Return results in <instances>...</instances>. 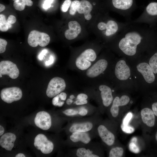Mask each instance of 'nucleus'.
<instances>
[{
  "mask_svg": "<svg viewBox=\"0 0 157 157\" xmlns=\"http://www.w3.org/2000/svg\"><path fill=\"white\" fill-rule=\"evenodd\" d=\"M119 34V48L129 56L135 54L138 45L144 41L146 36L144 24L133 22L126 23Z\"/></svg>",
  "mask_w": 157,
  "mask_h": 157,
  "instance_id": "f257e3e1",
  "label": "nucleus"
},
{
  "mask_svg": "<svg viewBox=\"0 0 157 157\" xmlns=\"http://www.w3.org/2000/svg\"><path fill=\"white\" fill-rule=\"evenodd\" d=\"M96 58V53L93 50L91 49H86L76 59V65L81 70H86L90 66L91 62L94 61Z\"/></svg>",
  "mask_w": 157,
  "mask_h": 157,
  "instance_id": "f03ea898",
  "label": "nucleus"
},
{
  "mask_svg": "<svg viewBox=\"0 0 157 157\" xmlns=\"http://www.w3.org/2000/svg\"><path fill=\"white\" fill-rule=\"evenodd\" d=\"M50 40V37L47 33L34 30L29 33L27 41L29 45L33 47L38 45L45 47L49 44Z\"/></svg>",
  "mask_w": 157,
  "mask_h": 157,
  "instance_id": "7ed1b4c3",
  "label": "nucleus"
},
{
  "mask_svg": "<svg viewBox=\"0 0 157 157\" xmlns=\"http://www.w3.org/2000/svg\"><path fill=\"white\" fill-rule=\"evenodd\" d=\"M66 86L65 82L63 78L55 77L51 80L48 84L46 94L49 97H54L63 91Z\"/></svg>",
  "mask_w": 157,
  "mask_h": 157,
  "instance_id": "20e7f679",
  "label": "nucleus"
},
{
  "mask_svg": "<svg viewBox=\"0 0 157 157\" xmlns=\"http://www.w3.org/2000/svg\"><path fill=\"white\" fill-rule=\"evenodd\" d=\"M22 96L21 89L15 87L3 88L1 90L0 93L2 100L8 104L19 100Z\"/></svg>",
  "mask_w": 157,
  "mask_h": 157,
  "instance_id": "39448f33",
  "label": "nucleus"
},
{
  "mask_svg": "<svg viewBox=\"0 0 157 157\" xmlns=\"http://www.w3.org/2000/svg\"><path fill=\"white\" fill-rule=\"evenodd\" d=\"M113 7L120 14L127 15L136 7L135 0H112Z\"/></svg>",
  "mask_w": 157,
  "mask_h": 157,
  "instance_id": "423d86ee",
  "label": "nucleus"
},
{
  "mask_svg": "<svg viewBox=\"0 0 157 157\" xmlns=\"http://www.w3.org/2000/svg\"><path fill=\"white\" fill-rule=\"evenodd\" d=\"M34 145L38 149L40 150L44 154H49L53 150L54 145L53 143L47 139L44 134H39L35 137Z\"/></svg>",
  "mask_w": 157,
  "mask_h": 157,
  "instance_id": "0eeeda50",
  "label": "nucleus"
},
{
  "mask_svg": "<svg viewBox=\"0 0 157 157\" xmlns=\"http://www.w3.org/2000/svg\"><path fill=\"white\" fill-rule=\"evenodd\" d=\"M19 74L16 65L9 60H3L0 63V74L7 75L12 79L17 78Z\"/></svg>",
  "mask_w": 157,
  "mask_h": 157,
  "instance_id": "6e6552de",
  "label": "nucleus"
},
{
  "mask_svg": "<svg viewBox=\"0 0 157 157\" xmlns=\"http://www.w3.org/2000/svg\"><path fill=\"white\" fill-rule=\"evenodd\" d=\"M36 125L43 130L49 129L51 125V120L50 115L47 112L41 111L36 114L34 119Z\"/></svg>",
  "mask_w": 157,
  "mask_h": 157,
  "instance_id": "1a4fd4ad",
  "label": "nucleus"
},
{
  "mask_svg": "<svg viewBox=\"0 0 157 157\" xmlns=\"http://www.w3.org/2000/svg\"><path fill=\"white\" fill-rule=\"evenodd\" d=\"M108 62L106 60L100 59L88 69L86 72V75L91 78L97 77L106 70Z\"/></svg>",
  "mask_w": 157,
  "mask_h": 157,
  "instance_id": "9d476101",
  "label": "nucleus"
},
{
  "mask_svg": "<svg viewBox=\"0 0 157 157\" xmlns=\"http://www.w3.org/2000/svg\"><path fill=\"white\" fill-rule=\"evenodd\" d=\"M115 72L116 77L121 80L127 79L131 75L130 69L124 60H120L117 63Z\"/></svg>",
  "mask_w": 157,
  "mask_h": 157,
  "instance_id": "9b49d317",
  "label": "nucleus"
},
{
  "mask_svg": "<svg viewBox=\"0 0 157 157\" xmlns=\"http://www.w3.org/2000/svg\"><path fill=\"white\" fill-rule=\"evenodd\" d=\"M136 67L146 82L151 83L154 81L155 76L149 64L145 62L141 63L139 64Z\"/></svg>",
  "mask_w": 157,
  "mask_h": 157,
  "instance_id": "f8f14e48",
  "label": "nucleus"
},
{
  "mask_svg": "<svg viewBox=\"0 0 157 157\" xmlns=\"http://www.w3.org/2000/svg\"><path fill=\"white\" fill-rule=\"evenodd\" d=\"M68 26L69 28L65 32V37L68 40L74 39L81 32V26L77 22L75 21L69 22Z\"/></svg>",
  "mask_w": 157,
  "mask_h": 157,
  "instance_id": "ddd939ff",
  "label": "nucleus"
},
{
  "mask_svg": "<svg viewBox=\"0 0 157 157\" xmlns=\"http://www.w3.org/2000/svg\"><path fill=\"white\" fill-rule=\"evenodd\" d=\"M130 101L129 96L126 95H122L120 98L117 97L114 99L110 111L112 116L117 117L118 115L119 108L120 106H123L127 104Z\"/></svg>",
  "mask_w": 157,
  "mask_h": 157,
  "instance_id": "4468645a",
  "label": "nucleus"
},
{
  "mask_svg": "<svg viewBox=\"0 0 157 157\" xmlns=\"http://www.w3.org/2000/svg\"><path fill=\"white\" fill-rule=\"evenodd\" d=\"M97 130L100 137L107 145L110 146L113 144L115 141V136L105 126L99 125Z\"/></svg>",
  "mask_w": 157,
  "mask_h": 157,
  "instance_id": "2eb2a0df",
  "label": "nucleus"
},
{
  "mask_svg": "<svg viewBox=\"0 0 157 157\" xmlns=\"http://www.w3.org/2000/svg\"><path fill=\"white\" fill-rule=\"evenodd\" d=\"M16 135L13 133H5L0 138L1 146L8 151H11L14 146V142L16 139Z\"/></svg>",
  "mask_w": 157,
  "mask_h": 157,
  "instance_id": "dca6fc26",
  "label": "nucleus"
},
{
  "mask_svg": "<svg viewBox=\"0 0 157 157\" xmlns=\"http://www.w3.org/2000/svg\"><path fill=\"white\" fill-rule=\"evenodd\" d=\"M99 89L101 91V97L104 105L106 107L108 106L113 99L111 89L107 85H101L99 86Z\"/></svg>",
  "mask_w": 157,
  "mask_h": 157,
  "instance_id": "f3484780",
  "label": "nucleus"
},
{
  "mask_svg": "<svg viewBox=\"0 0 157 157\" xmlns=\"http://www.w3.org/2000/svg\"><path fill=\"white\" fill-rule=\"evenodd\" d=\"M141 115L143 122L150 127L153 126L155 123V115L151 109L146 108L142 110Z\"/></svg>",
  "mask_w": 157,
  "mask_h": 157,
  "instance_id": "a211bd4d",
  "label": "nucleus"
},
{
  "mask_svg": "<svg viewBox=\"0 0 157 157\" xmlns=\"http://www.w3.org/2000/svg\"><path fill=\"white\" fill-rule=\"evenodd\" d=\"M92 9V5L89 1L83 0L80 2L77 11L80 14H83L85 19L87 20H90L92 17L90 12Z\"/></svg>",
  "mask_w": 157,
  "mask_h": 157,
  "instance_id": "6ab92c4d",
  "label": "nucleus"
},
{
  "mask_svg": "<svg viewBox=\"0 0 157 157\" xmlns=\"http://www.w3.org/2000/svg\"><path fill=\"white\" fill-rule=\"evenodd\" d=\"M92 127V124L90 122L75 124L71 126L69 131L72 133L75 132H86L90 130Z\"/></svg>",
  "mask_w": 157,
  "mask_h": 157,
  "instance_id": "aec40b11",
  "label": "nucleus"
},
{
  "mask_svg": "<svg viewBox=\"0 0 157 157\" xmlns=\"http://www.w3.org/2000/svg\"><path fill=\"white\" fill-rule=\"evenodd\" d=\"M70 138L74 142L81 141L85 144L89 143L91 140L89 135L85 132H73L70 136Z\"/></svg>",
  "mask_w": 157,
  "mask_h": 157,
  "instance_id": "412c9836",
  "label": "nucleus"
},
{
  "mask_svg": "<svg viewBox=\"0 0 157 157\" xmlns=\"http://www.w3.org/2000/svg\"><path fill=\"white\" fill-rule=\"evenodd\" d=\"M13 6L17 10L22 11L25 8V6H31L33 4V2L31 0H13Z\"/></svg>",
  "mask_w": 157,
  "mask_h": 157,
  "instance_id": "4be33fe9",
  "label": "nucleus"
},
{
  "mask_svg": "<svg viewBox=\"0 0 157 157\" xmlns=\"http://www.w3.org/2000/svg\"><path fill=\"white\" fill-rule=\"evenodd\" d=\"M157 15V2H151L146 6L142 15Z\"/></svg>",
  "mask_w": 157,
  "mask_h": 157,
  "instance_id": "5701e85b",
  "label": "nucleus"
},
{
  "mask_svg": "<svg viewBox=\"0 0 157 157\" xmlns=\"http://www.w3.org/2000/svg\"><path fill=\"white\" fill-rule=\"evenodd\" d=\"M76 156L78 157H99L98 155L92 154V151L89 149L80 148L77 149Z\"/></svg>",
  "mask_w": 157,
  "mask_h": 157,
  "instance_id": "b1692460",
  "label": "nucleus"
},
{
  "mask_svg": "<svg viewBox=\"0 0 157 157\" xmlns=\"http://www.w3.org/2000/svg\"><path fill=\"white\" fill-rule=\"evenodd\" d=\"M12 24L6 20L5 16L3 14L0 15V30L1 31L6 32L12 27Z\"/></svg>",
  "mask_w": 157,
  "mask_h": 157,
  "instance_id": "393cba45",
  "label": "nucleus"
},
{
  "mask_svg": "<svg viewBox=\"0 0 157 157\" xmlns=\"http://www.w3.org/2000/svg\"><path fill=\"white\" fill-rule=\"evenodd\" d=\"M124 150L121 147H117L112 149L110 151L109 157H121L123 154Z\"/></svg>",
  "mask_w": 157,
  "mask_h": 157,
  "instance_id": "a878e982",
  "label": "nucleus"
},
{
  "mask_svg": "<svg viewBox=\"0 0 157 157\" xmlns=\"http://www.w3.org/2000/svg\"><path fill=\"white\" fill-rule=\"evenodd\" d=\"M149 65L151 68L154 73H157V52L153 55L150 59Z\"/></svg>",
  "mask_w": 157,
  "mask_h": 157,
  "instance_id": "bb28decb",
  "label": "nucleus"
},
{
  "mask_svg": "<svg viewBox=\"0 0 157 157\" xmlns=\"http://www.w3.org/2000/svg\"><path fill=\"white\" fill-rule=\"evenodd\" d=\"M80 3V1L77 0H74L72 2L69 10L70 15H74L75 14Z\"/></svg>",
  "mask_w": 157,
  "mask_h": 157,
  "instance_id": "cd10ccee",
  "label": "nucleus"
},
{
  "mask_svg": "<svg viewBox=\"0 0 157 157\" xmlns=\"http://www.w3.org/2000/svg\"><path fill=\"white\" fill-rule=\"evenodd\" d=\"M129 148L131 151L135 154L139 153L140 151L139 147L134 142H132L129 144Z\"/></svg>",
  "mask_w": 157,
  "mask_h": 157,
  "instance_id": "c85d7f7f",
  "label": "nucleus"
},
{
  "mask_svg": "<svg viewBox=\"0 0 157 157\" xmlns=\"http://www.w3.org/2000/svg\"><path fill=\"white\" fill-rule=\"evenodd\" d=\"M121 127L122 131L126 133H131L135 131V129L133 127L128 125H124L122 123L121 125Z\"/></svg>",
  "mask_w": 157,
  "mask_h": 157,
  "instance_id": "c756f323",
  "label": "nucleus"
},
{
  "mask_svg": "<svg viewBox=\"0 0 157 157\" xmlns=\"http://www.w3.org/2000/svg\"><path fill=\"white\" fill-rule=\"evenodd\" d=\"M71 4V0H65L61 7V10L63 12L67 11Z\"/></svg>",
  "mask_w": 157,
  "mask_h": 157,
  "instance_id": "7c9ffc66",
  "label": "nucleus"
},
{
  "mask_svg": "<svg viewBox=\"0 0 157 157\" xmlns=\"http://www.w3.org/2000/svg\"><path fill=\"white\" fill-rule=\"evenodd\" d=\"M7 44V41L5 40L0 39V53L4 52L6 50V47Z\"/></svg>",
  "mask_w": 157,
  "mask_h": 157,
  "instance_id": "2f4dec72",
  "label": "nucleus"
},
{
  "mask_svg": "<svg viewBox=\"0 0 157 157\" xmlns=\"http://www.w3.org/2000/svg\"><path fill=\"white\" fill-rule=\"evenodd\" d=\"M133 116L132 113L131 112H129L126 115L123 120L122 124L124 125H128L129 122Z\"/></svg>",
  "mask_w": 157,
  "mask_h": 157,
  "instance_id": "473e14b6",
  "label": "nucleus"
},
{
  "mask_svg": "<svg viewBox=\"0 0 157 157\" xmlns=\"http://www.w3.org/2000/svg\"><path fill=\"white\" fill-rule=\"evenodd\" d=\"M63 113L65 115L69 116L75 115L78 113L77 111L72 109H66Z\"/></svg>",
  "mask_w": 157,
  "mask_h": 157,
  "instance_id": "72a5a7b5",
  "label": "nucleus"
},
{
  "mask_svg": "<svg viewBox=\"0 0 157 157\" xmlns=\"http://www.w3.org/2000/svg\"><path fill=\"white\" fill-rule=\"evenodd\" d=\"M98 29L101 31H105V34L106 28V22H99L97 25Z\"/></svg>",
  "mask_w": 157,
  "mask_h": 157,
  "instance_id": "f704fd0d",
  "label": "nucleus"
},
{
  "mask_svg": "<svg viewBox=\"0 0 157 157\" xmlns=\"http://www.w3.org/2000/svg\"><path fill=\"white\" fill-rule=\"evenodd\" d=\"M53 0H45L43 5V7L44 9H47L51 7V4Z\"/></svg>",
  "mask_w": 157,
  "mask_h": 157,
  "instance_id": "c9c22d12",
  "label": "nucleus"
},
{
  "mask_svg": "<svg viewBox=\"0 0 157 157\" xmlns=\"http://www.w3.org/2000/svg\"><path fill=\"white\" fill-rule=\"evenodd\" d=\"M60 98V95L59 94L54 97L52 100L53 105L55 106H57L58 103L60 101H59Z\"/></svg>",
  "mask_w": 157,
  "mask_h": 157,
  "instance_id": "e433bc0d",
  "label": "nucleus"
},
{
  "mask_svg": "<svg viewBox=\"0 0 157 157\" xmlns=\"http://www.w3.org/2000/svg\"><path fill=\"white\" fill-rule=\"evenodd\" d=\"M7 21L9 23L12 24L15 23L16 22V19L14 16L10 15L8 17Z\"/></svg>",
  "mask_w": 157,
  "mask_h": 157,
  "instance_id": "4c0bfd02",
  "label": "nucleus"
},
{
  "mask_svg": "<svg viewBox=\"0 0 157 157\" xmlns=\"http://www.w3.org/2000/svg\"><path fill=\"white\" fill-rule=\"evenodd\" d=\"M47 50L46 49L43 50L39 54L38 58L40 60H42L44 58V56L47 53Z\"/></svg>",
  "mask_w": 157,
  "mask_h": 157,
  "instance_id": "58836bf2",
  "label": "nucleus"
},
{
  "mask_svg": "<svg viewBox=\"0 0 157 157\" xmlns=\"http://www.w3.org/2000/svg\"><path fill=\"white\" fill-rule=\"evenodd\" d=\"M88 101L86 99H78L75 102L76 105H81L87 104Z\"/></svg>",
  "mask_w": 157,
  "mask_h": 157,
  "instance_id": "ea45409f",
  "label": "nucleus"
},
{
  "mask_svg": "<svg viewBox=\"0 0 157 157\" xmlns=\"http://www.w3.org/2000/svg\"><path fill=\"white\" fill-rule=\"evenodd\" d=\"M88 98L87 95L84 93H81L78 94L77 97L78 99H87Z\"/></svg>",
  "mask_w": 157,
  "mask_h": 157,
  "instance_id": "a19ab883",
  "label": "nucleus"
},
{
  "mask_svg": "<svg viewBox=\"0 0 157 157\" xmlns=\"http://www.w3.org/2000/svg\"><path fill=\"white\" fill-rule=\"evenodd\" d=\"M87 110L84 108H82L81 109L78 113V114L82 116L85 115L87 114Z\"/></svg>",
  "mask_w": 157,
  "mask_h": 157,
  "instance_id": "79ce46f5",
  "label": "nucleus"
},
{
  "mask_svg": "<svg viewBox=\"0 0 157 157\" xmlns=\"http://www.w3.org/2000/svg\"><path fill=\"white\" fill-rule=\"evenodd\" d=\"M152 108L154 114L157 116V102L154 103L152 104Z\"/></svg>",
  "mask_w": 157,
  "mask_h": 157,
  "instance_id": "37998d69",
  "label": "nucleus"
},
{
  "mask_svg": "<svg viewBox=\"0 0 157 157\" xmlns=\"http://www.w3.org/2000/svg\"><path fill=\"white\" fill-rule=\"evenodd\" d=\"M53 58L52 56H51L50 57L49 60L46 61L45 63V65L46 66H48L52 64L53 62Z\"/></svg>",
  "mask_w": 157,
  "mask_h": 157,
  "instance_id": "c03bdc74",
  "label": "nucleus"
},
{
  "mask_svg": "<svg viewBox=\"0 0 157 157\" xmlns=\"http://www.w3.org/2000/svg\"><path fill=\"white\" fill-rule=\"evenodd\" d=\"M60 95V99L62 101H65L66 98L67 94L64 92H61Z\"/></svg>",
  "mask_w": 157,
  "mask_h": 157,
  "instance_id": "a18cd8bd",
  "label": "nucleus"
},
{
  "mask_svg": "<svg viewBox=\"0 0 157 157\" xmlns=\"http://www.w3.org/2000/svg\"><path fill=\"white\" fill-rule=\"evenodd\" d=\"M4 129L3 127L1 125H0V135H2L4 133Z\"/></svg>",
  "mask_w": 157,
  "mask_h": 157,
  "instance_id": "49530a36",
  "label": "nucleus"
},
{
  "mask_svg": "<svg viewBox=\"0 0 157 157\" xmlns=\"http://www.w3.org/2000/svg\"><path fill=\"white\" fill-rule=\"evenodd\" d=\"M6 8L5 6L3 5L0 4V12H1L4 10Z\"/></svg>",
  "mask_w": 157,
  "mask_h": 157,
  "instance_id": "de8ad7c7",
  "label": "nucleus"
},
{
  "mask_svg": "<svg viewBox=\"0 0 157 157\" xmlns=\"http://www.w3.org/2000/svg\"><path fill=\"white\" fill-rule=\"evenodd\" d=\"M73 102V100L71 99H68L66 101V103L68 105H70Z\"/></svg>",
  "mask_w": 157,
  "mask_h": 157,
  "instance_id": "09e8293b",
  "label": "nucleus"
},
{
  "mask_svg": "<svg viewBox=\"0 0 157 157\" xmlns=\"http://www.w3.org/2000/svg\"><path fill=\"white\" fill-rule=\"evenodd\" d=\"M15 157H25V156L24 154L22 153H19L17 154L15 156Z\"/></svg>",
  "mask_w": 157,
  "mask_h": 157,
  "instance_id": "8fccbe9b",
  "label": "nucleus"
},
{
  "mask_svg": "<svg viewBox=\"0 0 157 157\" xmlns=\"http://www.w3.org/2000/svg\"><path fill=\"white\" fill-rule=\"evenodd\" d=\"M64 103V101H60L58 103L57 106L59 107H61L63 105Z\"/></svg>",
  "mask_w": 157,
  "mask_h": 157,
  "instance_id": "3c124183",
  "label": "nucleus"
},
{
  "mask_svg": "<svg viewBox=\"0 0 157 157\" xmlns=\"http://www.w3.org/2000/svg\"><path fill=\"white\" fill-rule=\"evenodd\" d=\"M70 98L72 99L75 98L74 96L73 95H71L69 97Z\"/></svg>",
  "mask_w": 157,
  "mask_h": 157,
  "instance_id": "603ef678",
  "label": "nucleus"
},
{
  "mask_svg": "<svg viewBox=\"0 0 157 157\" xmlns=\"http://www.w3.org/2000/svg\"><path fill=\"white\" fill-rule=\"evenodd\" d=\"M155 138H156V139L157 142V131L156 132V135H155Z\"/></svg>",
  "mask_w": 157,
  "mask_h": 157,
  "instance_id": "864d4df0",
  "label": "nucleus"
},
{
  "mask_svg": "<svg viewBox=\"0 0 157 157\" xmlns=\"http://www.w3.org/2000/svg\"><path fill=\"white\" fill-rule=\"evenodd\" d=\"M0 77H2V75H1V74H0Z\"/></svg>",
  "mask_w": 157,
  "mask_h": 157,
  "instance_id": "5fc2aeb1",
  "label": "nucleus"
}]
</instances>
